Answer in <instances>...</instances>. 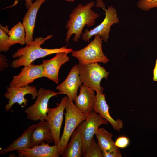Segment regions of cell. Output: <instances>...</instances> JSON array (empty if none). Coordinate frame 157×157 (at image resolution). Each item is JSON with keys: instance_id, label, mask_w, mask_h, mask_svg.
<instances>
[{"instance_id": "e0dca14e", "label": "cell", "mask_w": 157, "mask_h": 157, "mask_svg": "<svg viewBox=\"0 0 157 157\" xmlns=\"http://www.w3.org/2000/svg\"><path fill=\"white\" fill-rule=\"evenodd\" d=\"M46 0H35L33 3L24 15L22 24L26 34V44L33 41V34L35 26L36 17L38 11L41 5Z\"/></svg>"}, {"instance_id": "8fae6325", "label": "cell", "mask_w": 157, "mask_h": 157, "mask_svg": "<svg viewBox=\"0 0 157 157\" xmlns=\"http://www.w3.org/2000/svg\"><path fill=\"white\" fill-rule=\"evenodd\" d=\"M82 83L78 66L75 65L72 67L65 79L56 87V89L66 95L70 100L74 101L77 96L78 88Z\"/></svg>"}, {"instance_id": "ac0fdd59", "label": "cell", "mask_w": 157, "mask_h": 157, "mask_svg": "<svg viewBox=\"0 0 157 157\" xmlns=\"http://www.w3.org/2000/svg\"><path fill=\"white\" fill-rule=\"evenodd\" d=\"M43 142L48 144L54 142L53 137L46 121H40L36 124L31 133L29 148L38 145Z\"/></svg>"}, {"instance_id": "4316f807", "label": "cell", "mask_w": 157, "mask_h": 157, "mask_svg": "<svg viewBox=\"0 0 157 157\" xmlns=\"http://www.w3.org/2000/svg\"><path fill=\"white\" fill-rule=\"evenodd\" d=\"M8 60L5 56L2 54L0 55V71H1L4 70L8 66L7 62Z\"/></svg>"}, {"instance_id": "30bf717a", "label": "cell", "mask_w": 157, "mask_h": 157, "mask_svg": "<svg viewBox=\"0 0 157 157\" xmlns=\"http://www.w3.org/2000/svg\"><path fill=\"white\" fill-rule=\"evenodd\" d=\"M67 98V96L64 97L56 107L48 108L46 121L48 123L53 137L54 145H58L60 139V129Z\"/></svg>"}, {"instance_id": "7a4b0ae2", "label": "cell", "mask_w": 157, "mask_h": 157, "mask_svg": "<svg viewBox=\"0 0 157 157\" xmlns=\"http://www.w3.org/2000/svg\"><path fill=\"white\" fill-rule=\"evenodd\" d=\"M95 2L91 1L85 5L79 3L69 15V19L66 25L67 29L65 41L68 44L72 35L74 34L73 42H78L83 33L82 31L86 25L90 27L94 25L99 15L92 9Z\"/></svg>"}, {"instance_id": "7c38bea8", "label": "cell", "mask_w": 157, "mask_h": 157, "mask_svg": "<svg viewBox=\"0 0 157 157\" xmlns=\"http://www.w3.org/2000/svg\"><path fill=\"white\" fill-rule=\"evenodd\" d=\"M43 72L42 64L36 65L31 63L22 68L18 74L13 76L10 85L19 87L28 86L35 80L43 77Z\"/></svg>"}, {"instance_id": "52a82bcc", "label": "cell", "mask_w": 157, "mask_h": 157, "mask_svg": "<svg viewBox=\"0 0 157 157\" xmlns=\"http://www.w3.org/2000/svg\"><path fill=\"white\" fill-rule=\"evenodd\" d=\"M104 10L105 16L103 21L92 29L89 31L87 29H85L82 35L83 40L89 42L91 37L98 35L105 42H107L111 26L114 24L119 22V20L117 16V10L112 6H108L107 9Z\"/></svg>"}, {"instance_id": "277c9868", "label": "cell", "mask_w": 157, "mask_h": 157, "mask_svg": "<svg viewBox=\"0 0 157 157\" xmlns=\"http://www.w3.org/2000/svg\"><path fill=\"white\" fill-rule=\"evenodd\" d=\"M94 40L86 47L79 50H73V57L76 58L81 65L97 62L106 63L109 59L104 54L102 47L103 40L99 35H94Z\"/></svg>"}, {"instance_id": "3957f363", "label": "cell", "mask_w": 157, "mask_h": 157, "mask_svg": "<svg viewBox=\"0 0 157 157\" xmlns=\"http://www.w3.org/2000/svg\"><path fill=\"white\" fill-rule=\"evenodd\" d=\"M65 123L63 134L58 146L59 155L61 156L71 136L78 125L87 118L86 115L78 109L73 101L67 98L65 107Z\"/></svg>"}, {"instance_id": "9c48e42d", "label": "cell", "mask_w": 157, "mask_h": 157, "mask_svg": "<svg viewBox=\"0 0 157 157\" xmlns=\"http://www.w3.org/2000/svg\"><path fill=\"white\" fill-rule=\"evenodd\" d=\"M108 122L92 110L87 119L80 123L83 140L82 156L85 153L99 127Z\"/></svg>"}, {"instance_id": "f1b7e54d", "label": "cell", "mask_w": 157, "mask_h": 157, "mask_svg": "<svg viewBox=\"0 0 157 157\" xmlns=\"http://www.w3.org/2000/svg\"><path fill=\"white\" fill-rule=\"evenodd\" d=\"M103 157H122V156L119 150L116 151L109 152L102 151Z\"/></svg>"}, {"instance_id": "d4e9b609", "label": "cell", "mask_w": 157, "mask_h": 157, "mask_svg": "<svg viewBox=\"0 0 157 157\" xmlns=\"http://www.w3.org/2000/svg\"><path fill=\"white\" fill-rule=\"evenodd\" d=\"M137 6L144 11L157 8V0H139L137 3Z\"/></svg>"}, {"instance_id": "5bb4252c", "label": "cell", "mask_w": 157, "mask_h": 157, "mask_svg": "<svg viewBox=\"0 0 157 157\" xmlns=\"http://www.w3.org/2000/svg\"><path fill=\"white\" fill-rule=\"evenodd\" d=\"M94 91L83 83L80 87L79 94L74 101L77 108L88 116L93 110L96 97Z\"/></svg>"}, {"instance_id": "8992f818", "label": "cell", "mask_w": 157, "mask_h": 157, "mask_svg": "<svg viewBox=\"0 0 157 157\" xmlns=\"http://www.w3.org/2000/svg\"><path fill=\"white\" fill-rule=\"evenodd\" d=\"M63 94L49 89L40 88L38 91L35 102L24 111L27 118L32 121H46L49 101L52 97Z\"/></svg>"}, {"instance_id": "ffe728a7", "label": "cell", "mask_w": 157, "mask_h": 157, "mask_svg": "<svg viewBox=\"0 0 157 157\" xmlns=\"http://www.w3.org/2000/svg\"><path fill=\"white\" fill-rule=\"evenodd\" d=\"M35 126L36 125L34 124L29 126L23 131L20 137L14 140L11 144L1 150L0 154L4 155L12 151L29 148L31 133Z\"/></svg>"}, {"instance_id": "2e32d148", "label": "cell", "mask_w": 157, "mask_h": 157, "mask_svg": "<svg viewBox=\"0 0 157 157\" xmlns=\"http://www.w3.org/2000/svg\"><path fill=\"white\" fill-rule=\"evenodd\" d=\"M93 110L109 122L118 132L122 128L123 124L122 120L120 119L115 120L110 115L109 107L106 101L105 95L103 92L96 93Z\"/></svg>"}, {"instance_id": "cb8c5ba5", "label": "cell", "mask_w": 157, "mask_h": 157, "mask_svg": "<svg viewBox=\"0 0 157 157\" xmlns=\"http://www.w3.org/2000/svg\"><path fill=\"white\" fill-rule=\"evenodd\" d=\"M82 156L84 157H103L102 151L96 142L94 137Z\"/></svg>"}, {"instance_id": "ba28073f", "label": "cell", "mask_w": 157, "mask_h": 157, "mask_svg": "<svg viewBox=\"0 0 157 157\" xmlns=\"http://www.w3.org/2000/svg\"><path fill=\"white\" fill-rule=\"evenodd\" d=\"M6 89L7 91L4 96L6 99L9 100L5 107V110L7 112L11 110L15 103H17L22 107L26 106L28 100L25 98V96L30 94L32 99H35L38 94L36 87L34 85H28L23 87L10 85L6 88Z\"/></svg>"}, {"instance_id": "9a60e30c", "label": "cell", "mask_w": 157, "mask_h": 157, "mask_svg": "<svg viewBox=\"0 0 157 157\" xmlns=\"http://www.w3.org/2000/svg\"><path fill=\"white\" fill-rule=\"evenodd\" d=\"M18 157H58V145L49 146L43 142L31 148L17 151Z\"/></svg>"}, {"instance_id": "4fadbf2b", "label": "cell", "mask_w": 157, "mask_h": 157, "mask_svg": "<svg viewBox=\"0 0 157 157\" xmlns=\"http://www.w3.org/2000/svg\"><path fill=\"white\" fill-rule=\"evenodd\" d=\"M68 52H62L56 53L55 56L49 60L42 61L43 77L48 78L56 84L59 82V72L61 66L68 62L70 57Z\"/></svg>"}, {"instance_id": "6da1fadb", "label": "cell", "mask_w": 157, "mask_h": 157, "mask_svg": "<svg viewBox=\"0 0 157 157\" xmlns=\"http://www.w3.org/2000/svg\"><path fill=\"white\" fill-rule=\"evenodd\" d=\"M53 35H49L45 38L38 37L33 41L28 42L26 46L17 49L12 55L15 59L12 61L11 67L17 68L22 66H28L36 59L42 58L47 56L57 53L66 52L72 53L73 50L67 48V45L59 48L52 49L43 48L41 45L47 40L50 39Z\"/></svg>"}, {"instance_id": "f546056e", "label": "cell", "mask_w": 157, "mask_h": 157, "mask_svg": "<svg viewBox=\"0 0 157 157\" xmlns=\"http://www.w3.org/2000/svg\"><path fill=\"white\" fill-rule=\"evenodd\" d=\"M153 79L155 81H157V59L156 60L155 66L153 70Z\"/></svg>"}, {"instance_id": "484cf974", "label": "cell", "mask_w": 157, "mask_h": 157, "mask_svg": "<svg viewBox=\"0 0 157 157\" xmlns=\"http://www.w3.org/2000/svg\"><path fill=\"white\" fill-rule=\"evenodd\" d=\"M130 143L129 138L125 136L118 137L115 142L116 146L119 148L124 149L128 146Z\"/></svg>"}, {"instance_id": "d6986e66", "label": "cell", "mask_w": 157, "mask_h": 157, "mask_svg": "<svg viewBox=\"0 0 157 157\" xmlns=\"http://www.w3.org/2000/svg\"><path fill=\"white\" fill-rule=\"evenodd\" d=\"M62 155V157H81L82 155L83 140L80 124L71 136Z\"/></svg>"}, {"instance_id": "603a6c76", "label": "cell", "mask_w": 157, "mask_h": 157, "mask_svg": "<svg viewBox=\"0 0 157 157\" xmlns=\"http://www.w3.org/2000/svg\"><path fill=\"white\" fill-rule=\"evenodd\" d=\"M8 30L7 27L0 25V51L6 52L11 47L9 44Z\"/></svg>"}, {"instance_id": "83f0119b", "label": "cell", "mask_w": 157, "mask_h": 157, "mask_svg": "<svg viewBox=\"0 0 157 157\" xmlns=\"http://www.w3.org/2000/svg\"><path fill=\"white\" fill-rule=\"evenodd\" d=\"M25 5L27 9H28L31 5L33 3V0H25ZM67 1L72 2H74L75 1V0H65ZM19 0H14V2L13 3L11 6L6 8H9L14 7V6L17 5L18 3Z\"/></svg>"}, {"instance_id": "5b68a950", "label": "cell", "mask_w": 157, "mask_h": 157, "mask_svg": "<svg viewBox=\"0 0 157 157\" xmlns=\"http://www.w3.org/2000/svg\"><path fill=\"white\" fill-rule=\"evenodd\" d=\"M77 65L82 83L93 89L96 93L103 92L104 88L100 85L101 81L103 78L107 79L109 73L97 63Z\"/></svg>"}, {"instance_id": "44dd1931", "label": "cell", "mask_w": 157, "mask_h": 157, "mask_svg": "<svg viewBox=\"0 0 157 157\" xmlns=\"http://www.w3.org/2000/svg\"><path fill=\"white\" fill-rule=\"evenodd\" d=\"M95 135L97 139V143L102 151L109 152L119 150L112 139V134L104 128H99Z\"/></svg>"}, {"instance_id": "7402d4cb", "label": "cell", "mask_w": 157, "mask_h": 157, "mask_svg": "<svg viewBox=\"0 0 157 157\" xmlns=\"http://www.w3.org/2000/svg\"><path fill=\"white\" fill-rule=\"evenodd\" d=\"M8 35L10 47L16 44L23 45L26 44V34L23 25L19 22L9 31Z\"/></svg>"}]
</instances>
